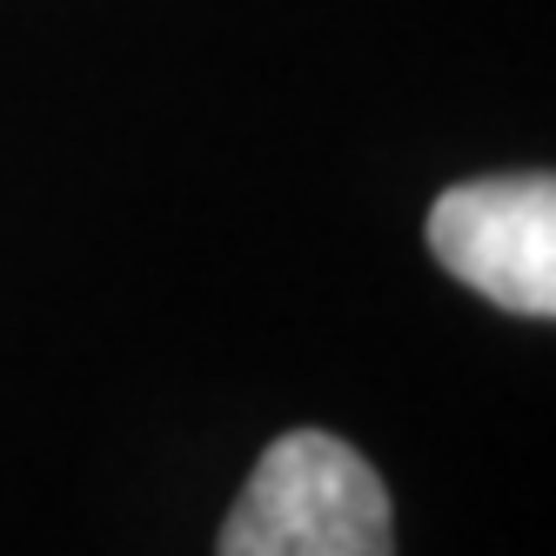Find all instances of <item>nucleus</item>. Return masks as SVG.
<instances>
[{
	"mask_svg": "<svg viewBox=\"0 0 556 556\" xmlns=\"http://www.w3.org/2000/svg\"><path fill=\"white\" fill-rule=\"evenodd\" d=\"M222 556H395L382 476L329 429H289L249 469Z\"/></svg>",
	"mask_w": 556,
	"mask_h": 556,
	"instance_id": "obj_1",
	"label": "nucleus"
},
{
	"mask_svg": "<svg viewBox=\"0 0 556 556\" xmlns=\"http://www.w3.org/2000/svg\"><path fill=\"white\" fill-rule=\"evenodd\" d=\"M429 249L456 282L509 315H556V181H463L429 208Z\"/></svg>",
	"mask_w": 556,
	"mask_h": 556,
	"instance_id": "obj_2",
	"label": "nucleus"
}]
</instances>
